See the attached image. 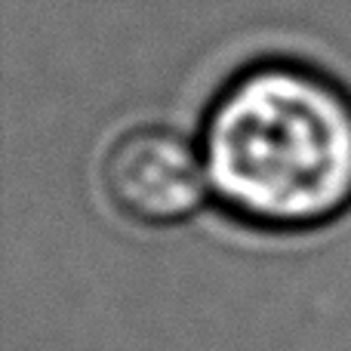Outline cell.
Instances as JSON below:
<instances>
[{"mask_svg":"<svg viewBox=\"0 0 351 351\" xmlns=\"http://www.w3.org/2000/svg\"><path fill=\"white\" fill-rule=\"evenodd\" d=\"M102 179L117 210L152 225L182 222L213 191L200 145L167 127H142L117 139Z\"/></svg>","mask_w":351,"mask_h":351,"instance_id":"obj_2","label":"cell"},{"mask_svg":"<svg viewBox=\"0 0 351 351\" xmlns=\"http://www.w3.org/2000/svg\"><path fill=\"white\" fill-rule=\"evenodd\" d=\"M210 188L234 216L308 228L351 206V99L290 62L237 74L200 136Z\"/></svg>","mask_w":351,"mask_h":351,"instance_id":"obj_1","label":"cell"}]
</instances>
